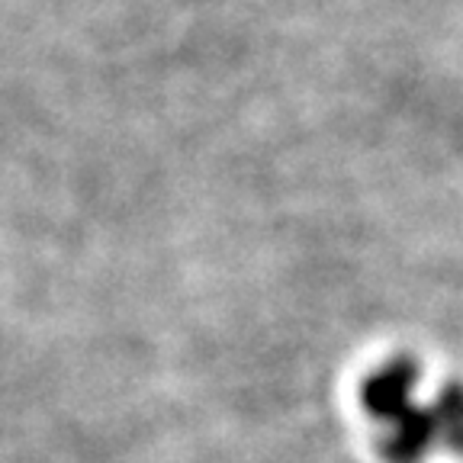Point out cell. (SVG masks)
Masks as SVG:
<instances>
[{"label":"cell","mask_w":463,"mask_h":463,"mask_svg":"<svg viewBox=\"0 0 463 463\" xmlns=\"http://www.w3.org/2000/svg\"><path fill=\"white\" fill-rule=\"evenodd\" d=\"M361 405L386 463L463 454V386L428 383L412 357H392L364 380Z\"/></svg>","instance_id":"obj_1"}]
</instances>
